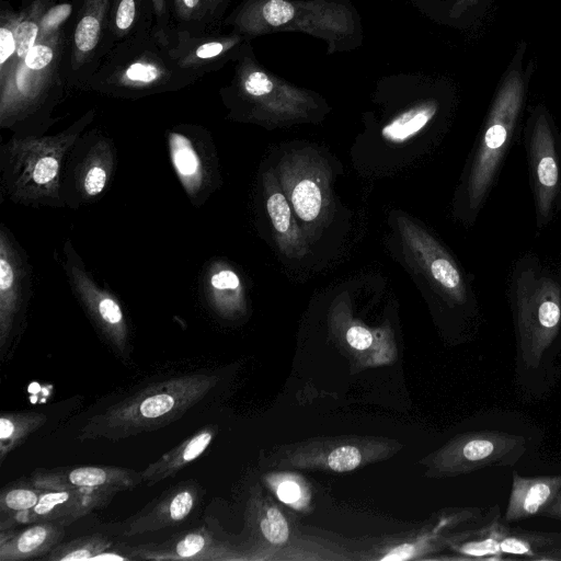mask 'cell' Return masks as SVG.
<instances>
[{
	"instance_id": "4316f807",
	"label": "cell",
	"mask_w": 561,
	"mask_h": 561,
	"mask_svg": "<svg viewBox=\"0 0 561 561\" xmlns=\"http://www.w3.org/2000/svg\"><path fill=\"white\" fill-rule=\"evenodd\" d=\"M110 0H84L73 33L72 62L81 66L96 48Z\"/></svg>"
},
{
	"instance_id": "ab89813d",
	"label": "cell",
	"mask_w": 561,
	"mask_h": 561,
	"mask_svg": "<svg viewBox=\"0 0 561 561\" xmlns=\"http://www.w3.org/2000/svg\"><path fill=\"white\" fill-rule=\"evenodd\" d=\"M345 337L348 345L358 351L367 350L374 340L371 332L362 325L350 327Z\"/></svg>"
},
{
	"instance_id": "8fae6325",
	"label": "cell",
	"mask_w": 561,
	"mask_h": 561,
	"mask_svg": "<svg viewBox=\"0 0 561 561\" xmlns=\"http://www.w3.org/2000/svg\"><path fill=\"white\" fill-rule=\"evenodd\" d=\"M276 174L297 218L307 230L319 228L331 207V171L324 158L305 148L286 152Z\"/></svg>"
},
{
	"instance_id": "f546056e",
	"label": "cell",
	"mask_w": 561,
	"mask_h": 561,
	"mask_svg": "<svg viewBox=\"0 0 561 561\" xmlns=\"http://www.w3.org/2000/svg\"><path fill=\"white\" fill-rule=\"evenodd\" d=\"M561 546V534L507 531L501 540V553L535 559L542 552Z\"/></svg>"
},
{
	"instance_id": "9c48e42d",
	"label": "cell",
	"mask_w": 561,
	"mask_h": 561,
	"mask_svg": "<svg viewBox=\"0 0 561 561\" xmlns=\"http://www.w3.org/2000/svg\"><path fill=\"white\" fill-rule=\"evenodd\" d=\"M34 288L27 251L11 229L0 226V358L10 357L27 322Z\"/></svg>"
},
{
	"instance_id": "30bf717a",
	"label": "cell",
	"mask_w": 561,
	"mask_h": 561,
	"mask_svg": "<svg viewBox=\"0 0 561 561\" xmlns=\"http://www.w3.org/2000/svg\"><path fill=\"white\" fill-rule=\"evenodd\" d=\"M116 167L114 140L100 129H87L65 163L61 198L66 208L78 209L99 201L112 183Z\"/></svg>"
},
{
	"instance_id": "5b68a950",
	"label": "cell",
	"mask_w": 561,
	"mask_h": 561,
	"mask_svg": "<svg viewBox=\"0 0 561 561\" xmlns=\"http://www.w3.org/2000/svg\"><path fill=\"white\" fill-rule=\"evenodd\" d=\"M226 101L230 117L255 123L310 121L321 108L317 94L264 69L249 48L241 54Z\"/></svg>"
},
{
	"instance_id": "ac0fdd59",
	"label": "cell",
	"mask_w": 561,
	"mask_h": 561,
	"mask_svg": "<svg viewBox=\"0 0 561 561\" xmlns=\"http://www.w3.org/2000/svg\"><path fill=\"white\" fill-rule=\"evenodd\" d=\"M199 500V485L195 481H183L165 490L130 517L124 525L123 534L141 535L180 524L194 512Z\"/></svg>"
},
{
	"instance_id": "52a82bcc",
	"label": "cell",
	"mask_w": 561,
	"mask_h": 561,
	"mask_svg": "<svg viewBox=\"0 0 561 561\" xmlns=\"http://www.w3.org/2000/svg\"><path fill=\"white\" fill-rule=\"evenodd\" d=\"M523 96L524 84L516 69L506 76L494 99L467 178L465 202L472 213L480 208L508 148Z\"/></svg>"
},
{
	"instance_id": "83f0119b",
	"label": "cell",
	"mask_w": 561,
	"mask_h": 561,
	"mask_svg": "<svg viewBox=\"0 0 561 561\" xmlns=\"http://www.w3.org/2000/svg\"><path fill=\"white\" fill-rule=\"evenodd\" d=\"M47 422L46 414L38 411L2 412L0 416V463L32 433Z\"/></svg>"
},
{
	"instance_id": "3957f363",
	"label": "cell",
	"mask_w": 561,
	"mask_h": 561,
	"mask_svg": "<svg viewBox=\"0 0 561 561\" xmlns=\"http://www.w3.org/2000/svg\"><path fill=\"white\" fill-rule=\"evenodd\" d=\"M216 382V376L194 373L151 383L90 417L78 438L118 440L159 430L183 416Z\"/></svg>"
},
{
	"instance_id": "bcb514c9",
	"label": "cell",
	"mask_w": 561,
	"mask_h": 561,
	"mask_svg": "<svg viewBox=\"0 0 561 561\" xmlns=\"http://www.w3.org/2000/svg\"><path fill=\"white\" fill-rule=\"evenodd\" d=\"M203 1H204L205 11H210V10L216 9L225 0H203Z\"/></svg>"
},
{
	"instance_id": "1f68e13d",
	"label": "cell",
	"mask_w": 561,
	"mask_h": 561,
	"mask_svg": "<svg viewBox=\"0 0 561 561\" xmlns=\"http://www.w3.org/2000/svg\"><path fill=\"white\" fill-rule=\"evenodd\" d=\"M43 491L33 485L30 479L5 485L0 494V529L14 516L33 508Z\"/></svg>"
},
{
	"instance_id": "7c38bea8",
	"label": "cell",
	"mask_w": 561,
	"mask_h": 561,
	"mask_svg": "<svg viewBox=\"0 0 561 561\" xmlns=\"http://www.w3.org/2000/svg\"><path fill=\"white\" fill-rule=\"evenodd\" d=\"M169 158L191 204L205 205L219 188L221 178L217 152L208 130L196 125H178L165 133Z\"/></svg>"
},
{
	"instance_id": "f6af8a7d",
	"label": "cell",
	"mask_w": 561,
	"mask_h": 561,
	"mask_svg": "<svg viewBox=\"0 0 561 561\" xmlns=\"http://www.w3.org/2000/svg\"><path fill=\"white\" fill-rule=\"evenodd\" d=\"M156 16L159 21L165 18L167 0H151Z\"/></svg>"
},
{
	"instance_id": "8d00e7d4",
	"label": "cell",
	"mask_w": 561,
	"mask_h": 561,
	"mask_svg": "<svg viewBox=\"0 0 561 561\" xmlns=\"http://www.w3.org/2000/svg\"><path fill=\"white\" fill-rule=\"evenodd\" d=\"M72 11L69 3H60L48 9L39 20V39H46L55 35L57 28L67 20Z\"/></svg>"
},
{
	"instance_id": "d6a6232c",
	"label": "cell",
	"mask_w": 561,
	"mask_h": 561,
	"mask_svg": "<svg viewBox=\"0 0 561 561\" xmlns=\"http://www.w3.org/2000/svg\"><path fill=\"white\" fill-rule=\"evenodd\" d=\"M510 529L494 522L471 540L460 545L458 551L469 558L501 559V540Z\"/></svg>"
},
{
	"instance_id": "e0dca14e",
	"label": "cell",
	"mask_w": 561,
	"mask_h": 561,
	"mask_svg": "<svg viewBox=\"0 0 561 561\" xmlns=\"http://www.w3.org/2000/svg\"><path fill=\"white\" fill-rule=\"evenodd\" d=\"M31 482L43 490L113 489L117 492L142 483L141 472L114 466L39 468L32 472Z\"/></svg>"
},
{
	"instance_id": "d4e9b609",
	"label": "cell",
	"mask_w": 561,
	"mask_h": 561,
	"mask_svg": "<svg viewBox=\"0 0 561 561\" xmlns=\"http://www.w3.org/2000/svg\"><path fill=\"white\" fill-rule=\"evenodd\" d=\"M215 434L216 427L209 425L182 440L141 471L142 483L151 486L175 476L182 468L193 462L207 449Z\"/></svg>"
},
{
	"instance_id": "f35d334b",
	"label": "cell",
	"mask_w": 561,
	"mask_h": 561,
	"mask_svg": "<svg viewBox=\"0 0 561 561\" xmlns=\"http://www.w3.org/2000/svg\"><path fill=\"white\" fill-rule=\"evenodd\" d=\"M138 0H117L113 15V30L116 35H125L137 16Z\"/></svg>"
},
{
	"instance_id": "6da1fadb",
	"label": "cell",
	"mask_w": 561,
	"mask_h": 561,
	"mask_svg": "<svg viewBox=\"0 0 561 561\" xmlns=\"http://www.w3.org/2000/svg\"><path fill=\"white\" fill-rule=\"evenodd\" d=\"M512 302L517 383L526 396L538 397L552 385L561 353V285L541 267H518Z\"/></svg>"
},
{
	"instance_id": "2e32d148",
	"label": "cell",
	"mask_w": 561,
	"mask_h": 561,
	"mask_svg": "<svg viewBox=\"0 0 561 561\" xmlns=\"http://www.w3.org/2000/svg\"><path fill=\"white\" fill-rule=\"evenodd\" d=\"M116 493L113 489L44 490L33 508L14 516L0 530L39 522L66 527L92 511L107 506Z\"/></svg>"
},
{
	"instance_id": "74e56055",
	"label": "cell",
	"mask_w": 561,
	"mask_h": 561,
	"mask_svg": "<svg viewBox=\"0 0 561 561\" xmlns=\"http://www.w3.org/2000/svg\"><path fill=\"white\" fill-rule=\"evenodd\" d=\"M362 461L360 451L354 446H341L332 450L327 459L330 469L346 472L357 468Z\"/></svg>"
},
{
	"instance_id": "d590c367",
	"label": "cell",
	"mask_w": 561,
	"mask_h": 561,
	"mask_svg": "<svg viewBox=\"0 0 561 561\" xmlns=\"http://www.w3.org/2000/svg\"><path fill=\"white\" fill-rule=\"evenodd\" d=\"M260 528L267 541L274 545L284 543L289 536L288 524L284 515L276 507H268Z\"/></svg>"
},
{
	"instance_id": "277c9868",
	"label": "cell",
	"mask_w": 561,
	"mask_h": 561,
	"mask_svg": "<svg viewBox=\"0 0 561 561\" xmlns=\"http://www.w3.org/2000/svg\"><path fill=\"white\" fill-rule=\"evenodd\" d=\"M229 23L244 38L275 32H302L323 39L328 53L355 47L359 19L346 0H245Z\"/></svg>"
},
{
	"instance_id": "8992f818",
	"label": "cell",
	"mask_w": 561,
	"mask_h": 561,
	"mask_svg": "<svg viewBox=\"0 0 561 561\" xmlns=\"http://www.w3.org/2000/svg\"><path fill=\"white\" fill-rule=\"evenodd\" d=\"M54 38L39 39L12 73L0 82V126L18 136H42L48 130L45 112L53 64Z\"/></svg>"
},
{
	"instance_id": "d6986e66",
	"label": "cell",
	"mask_w": 561,
	"mask_h": 561,
	"mask_svg": "<svg viewBox=\"0 0 561 561\" xmlns=\"http://www.w3.org/2000/svg\"><path fill=\"white\" fill-rule=\"evenodd\" d=\"M131 560L152 561H218L230 559L228 549L205 527L175 534L161 542L125 547Z\"/></svg>"
},
{
	"instance_id": "f1b7e54d",
	"label": "cell",
	"mask_w": 561,
	"mask_h": 561,
	"mask_svg": "<svg viewBox=\"0 0 561 561\" xmlns=\"http://www.w3.org/2000/svg\"><path fill=\"white\" fill-rule=\"evenodd\" d=\"M437 111L435 102H425L414 106L388 123L381 129V136L389 142L403 144L419 134L434 117Z\"/></svg>"
},
{
	"instance_id": "9a60e30c",
	"label": "cell",
	"mask_w": 561,
	"mask_h": 561,
	"mask_svg": "<svg viewBox=\"0 0 561 561\" xmlns=\"http://www.w3.org/2000/svg\"><path fill=\"white\" fill-rule=\"evenodd\" d=\"M526 451V438L502 431L468 434L453 444L445 456L448 469L457 472L512 465Z\"/></svg>"
},
{
	"instance_id": "4fadbf2b",
	"label": "cell",
	"mask_w": 561,
	"mask_h": 561,
	"mask_svg": "<svg viewBox=\"0 0 561 561\" xmlns=\"http://www.w3.org/2000/svg\"><path fill=\"white\" fill-rule=\"evenodd\" d=\"M397 226L407 252L424 275L451 301L462 304L467 287L450 254L426 230L407 217H397Z\"/></svg>"
},
{
	"instance_id": "cb8c5ba5",
	"label": "cell",
	"mask_w": 561,
	"mask_h": 561,
	"mask_svg": "<svg viewBox=\"0 0 561 561\" xmlns=\"http://www.w3.org/2000/svg\"><path fill=\"white\" fill-rule=\"evenodd\" d=\"M561 490V474L526 478L514 472L505 522L513 523L530 518L554 500Z\"/></svg>"
},
{
	"instance_id": "ffe728a7",
	"label": "cell",
	"mask_w": 561,
	"mask_h": 561,
	"mask_svg": "<svg viewBox=\"0 0 561 561\" xmlns=\"http://www.w3.org/2000/svg\"><path fill=\"white\" fill-rule=\"evenodd\" d=\"M262 186L266 213L278 249L289 259L306 256L308 253L306 234L298 225L297 216L272 168L263 172Z\"/></svg>"
},
{
	"instance_id": "4dcf8cb0",
	"label": "cell",
	"mask_w": 561,
	"mask_h": 561,
	"mask_svg": "<svg viewBox=\"0 0 561 561\" xmlns=\"http://www.w3.org/2000/svg\"><path fill=\"white\" fill-rule=\"evenodd\" d=\"M113 542L102 534L85 535L67 542L58 543L42 560L45 561H83L96 558L110 550Z\"/></svg>"
},
{
	"instance_id": "484cf974",
	"label": "cell",
	"mask_w": 561,
	"mask_h": 561,
	"mask_svg": "<svg viewBox=\"0 0 561 561\" xmlns=\"http://www.w3.org/2000/svg\"><path fill=\"white\" fill-rule=\"evenodd\" d=\"M243 39L245 38L234 31L230 35L202 39L196 44H179L171 56L181 68H199L205 64L224 61L238 50Z\"/></svg>"
},
{
	"instance_id": "7a4b0ae2",
	"label": "cell",
	"mask_w": 561,
	"mask_h": 561,
	"mask_svg": "<svg viewBox=\"0 0 561 561\" xmlns=\"http://www.w3.org/2000/svg\"><path fill=\"white\" fill-rule=\"evenodd\" d=\"M94 119L89 111L54 135H13L0 147L1 194L26 207L66 208L61 181L67 157Z\"/></svg>"
},
{
	"instance_id": "603a6c76",
	"label": "cell",
	"mask_w": 561,
	"mask_h": 561,
	"mask_svg": "<svg viewBox=\"0 0 561 561\" xmlns=\"http://www.w3.org/2000/svg\"><path fill=\"white\" fill-rule=\"evenodd\" d=\"M65 536V527L48 523H31L18 530H0V561L43 559Z\"/></svg>"
},
{
	"instance_id": "44dd1931",
	"label": "cell",
	"mask_w": 561,
	"mask_h": 561,
	"mask_svg": "<svg viewBox=\"0 0 561 561\" xmlns=\"http://www.w3.org/2000/svg\"><path fill=\"white\" fill-rule=\"evenodd\" d=\"M171 79L161 61L141 57L115 68L114 75L100 79L93 88L114 96L134 98L176 89Z\"/></svg>"
},
{
	"instance_id": "60d3db41",
	"label": "cell",
	"mask_w": 561,
	"mask_h": 561,
	"mask_svg": "<svg viewBox=\"0 0 561 561\" xmlns=\"http://www.w3.org/2000/svg\"><path fill=\"white\" fill-rule=\"evenodd\" d=\"M175 13L182 21H190L201 16L204 8L203 0H173Z\"/></svg>"
},
{
	"instance_id": "7402d4cb",
	"label": "cell",
	"mask_w": 561,
	"mask_h": 561,
	"mask_svg": "<svg viewBox=\"0 0 561 561\" xmlns=\"http://www.w3.org/2000/svg\"><path fill=\"white\" fill-rule=\"evenodd\" d=\"M199 288L205 304L216 316L234 319L245 311L242 278L227 261H208L203 267Z\"/></svg>"
},
{
	"instance_id": "7bdbcfd3",
	"label": "cell",
	"mask_w": 561,
	"mask_h": 561,
	"mask_svg": "<svg viewBox=\"0 0 561 561\" xmlns=\"http://www.w3.org/2000/svg\"><path fill=\"white\" fill-rule=\"evenodd\" d=\"M414 553V548L410 545H403L400 547H397L389 551L386 556L381 558V560H404L411 558V556Z\"/></svg>"
},
{
	"instance_id": "b9f144b4",
	"label": "cell",
	"mask_w": 561,
	"mask_h": 561,
	"mask_svg": "<svg viewBox=\"0 0 561 561\" xmlns=\"http://www.w3.org/2000/svg\"><path fill=\"white\" fill-rule=\"evenodd\" d=\"M277 495L285 503H294L300 496V489L296 482L285 481L278 485Z\"/></svg>"
},
{
	"instance_id": "836d02e7",
	"label": "cell",
	"mask_w": 561,
	"mask_h": 561,
	"mask_svg": "<svg viewBox=\"0 0 561 561\" xmlns=\"http://www.w3.org/2000/svg\"><path fill=\"white\" fill-rule=\"evenodd\" d=\"M42 15L41 10L33 9L27 15L20 18L15 28L16 51L7 75L0 79V82H3L12 73L14 68L24 60L28 51L37 43Z\"/></svg>"
},
{
	"instance_id": "e575fe53",
	"label": "cell",
	"mask_w": 561,
	"mask_h": 561,
	"mask_svg": "<svg viewBox=\"0 0 561 561\" xmlns=\"http://www.w3.org/2000/svg\"><path fill=\"white\" fill-rule=\"evenodd\" d=\"M20 15L11 13L1 15L0 25V79L7 75L13 56L16 51L15 28L20 21Z\"/></svg>"
},
{
	"instance_id": "ba28073f",
	"label": "cell",
	"mask_w": 561,
	"mask_h": 561,
	"mask_svg": "<svg viewBox=\"0 0 561 561\" xmlns=\"http://www.w3.org/2000/svg\"><path fill=\"white\" fill-rule=\"evenodd\" d=\"M61 254L68 285L87 317L112 350L128 359L130 333L119 299L107 286L96 282L70 239L64 242Z\"/></svg>"
},
{
	"instance_id": "ee69618b",
	"label": "cell",
	"mask_w": 561,
	"mask_h": 561,
	"mask_svg": "<svg viewBox=\"0 0 561 561\" xmlns=\"http://www.w3.org/2000/svg\"><path fill=\"white\" fill-rule=\"evenodd\" d=\"M539 516L561 520V490L554 500L540 513Z\"/></svg>"
},
{
	"instance_id": "5bb4252c",
	"label": "cell",
	"mask_w": 561,
	"mask_h": 561,
	"mask_svg": "<svg viewBox=\"0 0 561 561\" xmlns=\"http://www.w3.org/2000/svg\"><path fill=\"white\" fill-rule=\"evenodd\" d=\"M528 149L538 224L541 225L553 214L561 190L560 156L545 113H539L534 121Z\"/></svg>"
}]
</instances>
